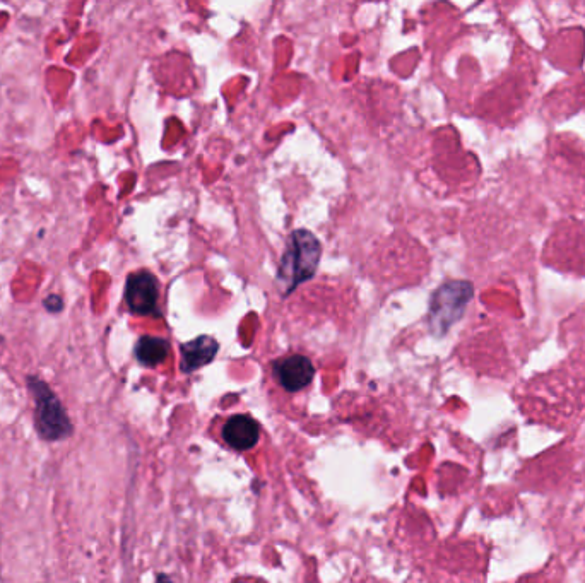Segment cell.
I'll return each instance as SVG.
<instances>
[{"label": "cell", "instance_id": "cell-3", "mask_svg": "<svg viewBox=\"0 0 585 583\" xmlns=\"http://www.w3.org/2000/svg\"><path fill=\"white\" fill-rule=\"evenodd\" d=\"M473 298V286L464 281H452L438 289L430 305V324L435 332H445L455 324Z\"/></svg>", "mask_w": 585, "mask_h": 583}, {"label": "cell", "instance_id": "cell-5", "mask_svg": "<svg viewBox=\"0 0 585 583\" xmlns=\"http://www.w3.org/2000/svg\"><path fill=\"white\" fill-rule=\"evenodd\" d=\"M130 312L141 317H160V283L148 271L134 272L127 277L124 293Z\"/></svg>", "mask_w": 585, "mask_h": 583}, {"label": "cell", "instance_id": "cell-4", "mask_svg": "<svg viewBox=\"0 0 585 583\" xmlns=\"http://www.w3.org/2000/svg\"><path fill=\"white\" fill-rule=\"evenodd\" d=\"M211 433L223 447L233 452H250L259 445L260 424L249 414H233L228 418L216 419Z\"/></svg>", "mask_w": 585, "mask_h": 583}, {"label": "cell", "instance_id": "cell-1", "mask_svg": "<svg viewBox=\"0 0 585 583\" xmlns=\"http://www.w3.org/2000/svg\"><path fill=\"white\" fill-rule=\"evenodd\" d=\"M320 255L322 248L314 233L305 230L291 233L278 269V283L284 295L314 276Z\"/></svg>", "mask_w": 585, "mask_h": 583}, {"label": "cell", "instance_id": "cell-9", "mask_svg": "<svg viewBox=\"0 0 585 583\" xmlns=\"http://www.w3.org/2000/svg\"><path fill=\"white\" fill-rule=\"evenodd\" d=\"M43 305L47 308L48 312L59 313L64 310V301L59 295H50L45 298Z\"/></svg>", "mask_w": 585, "mask_h": 583}, {"label": "cell", "instance_id": "cell-8", "mask_svg": "<svg viewBox=\"0 0 585 583\" xmlns=\"http://www.w3.org/2000/svg\"><path fill=\"white\" fill-rule=\"evenodd\" d=\"M168 354H170V344L160 337L144 336L136 344L137 361L148 368L165 363Z\"/></svg>", "mask_w": 585, "mask_h": 583}, {"label": "cell", "instance_id": "cell-10", "mask_svg": "<svg viewBox=\"0 0 585 583\" xmlns=\"http://www.w3.org/2000/svg\"><path fill=\"white\" fill-rule=\"evenodd\" d=\"M231 583H267L266 580H262V578H255V577H240L235 578Z\"/></svg>", "mask_w": 585, "mask_h": 583}, {"label": "cell", "instance_id": "cell-2", "mask_svg": "<svg viewBox=\"0 0 585 583\" xmlns=\"http://www.w3.org/2000/svg\"><path fill=\"white\" fill-rule=\"evenodd\" d=\"M28 389L35 401V428L45 442H62L74 431L71 418L64 404L45 380L35 375L26 378Z\"/></svg>", "mask_w": 585, "mask_h": 583}, {"label": "cell", "instance_id": "cell-7", "mask_svg": "<svg viewBox=\"0 0 585 583\" xmlns=\"http://www.w3.org/2000/svg\"><path fill=\"white\" fill-rule=\"evenodd\" d=\"M219 344L216 339L209 336H201L194 341L187 342L182 348V370L185 373L199 370L202 366L209 365L218 354Z\"/></svg>", "mask_w": 585, "mask_h": 583}, {"label": "cell", "instance_id": "cell-11", "mask_svg": "<svg viewBox=\"0 0 585 583\" xmlns=\"http://www.w3.org/2000/svg\"><path fill=\"white\" fill-rule=\"evenodd\" d=\"M158 583H170V582H168V580H166V577H163V575H160V577H158Z\"/></svg>", "mask_w": 585, "mask_h": 583}, {"label": "cell", "instance_id": "cell-6", "mask_svg": "<svg viewBox=\"0 0 585 583\" xmlns=\"http://www.w3.org/2000/svg\"><path fill=\"white\" fill-rule=\"evenodd\" d=\"M272 375L281 389L293 394L307 389L314 380L315 368L307 356L290 354L272 365Z\"/></svg>", "mask_w": 585, "mask_h": 583}]
</instances>
